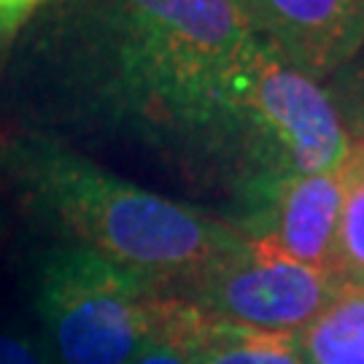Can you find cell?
Returning a JSON list of instances; mask_svg holds the SVG:
<instances>
[{"label": "cell", "instance_id": "obj_5", "mask_svg": "<svg viewBox=\"0 0 364 364\" xmlns=\"http://www.w3.org/2000/svg\"><path fill=\"white\" fill-rule=\"evenodd\" d=\"M197 308L262 332L299 335L343 291L335 275L313 270L248 243L232 259L186 284ZM181 289V291H183Z\"/></svg>", "mask_w": 364, "mask_h": 364}, {"label": "cell", "instance_id": "obj_8", "mask_svg": "<svg viewBox=\"0 0 364 364\" xmlns=\"http://www.w3.org/2000/svg\"><path fill=\"white\" fill-rule=\"evenodd\" d=\"M197 364H308V359L297 335L262 332L208 316L197 346Z\"/></svg>", "mask_w": 364, "mask_h": 364}, {"label": "cell", "instance_id": "obj_15", "mask_svg": "<svg viewBox=\"0 0 364 364\" xmlns=\"http://www.w3.org/2000/svg\"><path fill=\"white\" fill-rule=\"evenodd\" d=\"M351 364H364V359H359V362H351Z\"/></svg>", "mask_w": 364, "mask_h": 364}, {"label": "cell", "instance_id": "obj_9", "mask_svg": "<svg viewBox=\"0 0 364 364\" xmlns=\"http://www.w3.org/2000/svg\"><path fill=\"white\" fill-rule=\"evenodd\" d=\"M297 338L308 364H351L364 359V289L343 287Z\"/></svg>", "mask_w": 364, "mask_h": 364}, {"label": "cell", "instance_id": "obj_16", "mask_svg": "<svg viewBox=\"0 0 364 364\" xmlns=\"http://www.w3.org/2000/svg\"><path fill=\"white\" fill-rule=\"evenodd\" d=\"M359 146H362V149H364V135H362V144H359Z\"/></svg>", "mask_w": 364, "mask_h": 364}, {"label": "cell", "instance_id": "obj_10", "mask_svg": "<svg viewBox=\"0 0 364 364\" xmlns=\"http://www.w3.org/2000/svg\"><path fill=\"white\" fill-rule=\"evenodd\" d=\"M335 275L343 287L364 289V149L359 144L346 159V200L335 248Z\"/></svg>", "mask_w": 364, "mask_h": 364}, {"label": "cell", "instance_id": "obj_11", "mask_svg": "<svg viewBox=\"0 0 364 364\" xmlns=\"http://www.w3.org/2000/svg\"><path fill=\"white\" fill-rule=\"evenodd\" d=\"M208 313L176 291L168 321L130 364H197V346Z\"/></svg>", "mask_w": 364, "mask_h": 364}, {"label": "cell", "instance_id": "obj_7", "mask_svg": "<svg viewBox=\"0 0 364 364\" xmlns=\"http://www.w3.org/2000/svg\"><path fill=\"white\" fill-rule=\"evenodd\" d=\"M343 200L346 162L326 173L289 178L267 195L270 208L257 219V230L243 235L262 251L335 275Z\"/></svg>", "mask_w": 364, "mask_h": 364}, {"label": "cell", "instance_id": "obj_3", "mask_svg": "<svg viewBox=\"0 0 364 364\" xmlns=\"http://www.w3.org/2000/svg\"><path fill=\"white\" fill-rule=\"evenodd\" d=\"M351 141L332 97L270 41L254 36L221 78L219 154L264 197L289 178L340 168Z\"/></svg>", "mask_w": 364, "mask_h": 364}, {"label": "cell", "instance_id": "obj_1", "mask_svg": "<svg viewBox=\"0 0 364 364\" xmlns=\"http://www.w3.org/2000/svg\"><path fill=\"white\" fill-rule=\"evenodd\" d=\"M254 36L240 0H46L9 43L0 103L30 135L119 127L216 156L221 78Z\"/></svg>", "mask_w": 364, "mask_h": 364}, {"label": "cell", "instance_id": "obj_6", "mask_svg": "<svg viewBox=\"0 0 364 364\" xmlns=\"http://www.w3.org/2000/svg\"><path fill=\"white\" fill-rule=\"evenodd\" d=\"M254 33L291 65L326 78L364 46V0H240Z\"/></svg>", "mask_w": 364, "mask_h": 364}, {"label": "cell", "instance_id": "obj_2", "mask_svg": "<svg viewBox=\"0 0 364 364\" xmlns=\"http://www.w3.org/2000/svg\"><path fill=\"white\" fill-rule=\"evenodd\" d=\"M0 176L19 205L60 240L92 248L168 289H183L248 246L240 230L124 181L57 138H0Z\"/></svg>", "mask_w": 364, "mask_h": 364}, {"label": "cell", "instance_id": "obj_4", "mask_svg": "<svg viewBox=\"0 0 364 364\" xmlns=\"http://www.w3.org/2000/svg\"><path fill=\"white\" fill-rule=\"evenodd\" d=\"M176 291L78 243L33 264V305L54 364H130L168 321Z\"/></svg>", "mask_w": 364, "mask_h": 364}, {"label": "cell", "instance_id": "obj_13", "mask_svg": "<svg viewBox=\"0 0 364 364\" xmlns=\"http://www.w3.org/2000/svg\"><path fill=\"white\" fill-rule=\"evenodd\" d=\"M43 3L46 0H0V41L11 43L14 36Z\"/></svg>", "mask_w": 364, "mask_h": 364}, {"label": "cell", "instance_id": "obj_14", "mask_svg": "<svg viewBox=\"0 0 364 364\" xmlns=\"http://www.w3.org/2000/svg\"><path fill=\"white\" fill-rule=\"evenodd\" d=\"M0 232H3V213H0Z\"/></svg>", "mask_w": 364, "mask_h": 364}, {"label": "cell", "instance_id": "obj_12", "mask_svg": "<svg viewBox=\"0 0 364 364\" xmlns=\"http://www.w3.org/2000/svg\"><path fill=\"white\" fill-rule=\"evenodd\" d=\"M0 364H54L41 332L22 324L0 326Z\"/></svg>", "mask_w": 364, "mask_h": 364}]
</instances>
